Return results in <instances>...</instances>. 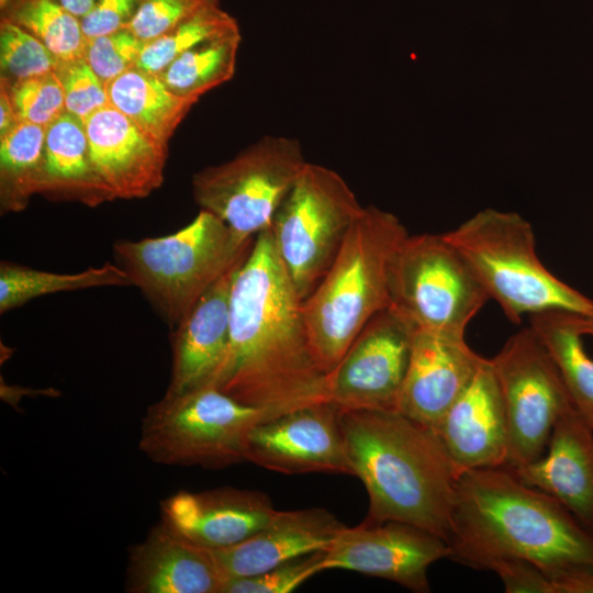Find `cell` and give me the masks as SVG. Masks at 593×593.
<instances>
[{
	"label": "cell",
	"instance_id": "obj_1",
	"mask_svg": "<svg viewBox=\"0 0 593 593\" xmlns=\"http://www.w3.org/2000/svg\"><path fill=\"white\" fill-rule=\"evenodd\" d=\"M302 303L269 226L255 236L235 275L228 345L208 384L277 414L327 401L326 373L313 354Z\"/></svg>",
	"mask_w": 593,
	"mask_h": 593
},
{
	"label": "cell",
	"instance_id": "obj_2",
	"mask_svg": "<svg viewBox=\"0 0 593 593\" xmlns=\"http://www.w3.org/2000/svg\"><path fill=\"white\" fill-rule=\"evenodd\" d=\"M448 545L449 559L475 570L505 558L527 560L549 578L555 593H563L572 577L593 571V530L506 466L457 478Z\"/></svg>",
	"mask_w": 593,
	"mask_h": 593
},
{
	"label": "cell",
	"instance_id": "obj_3",
	"mask_svg": "<svg viewBox=\"0 0 593 593\" xmlns=\"http://www.w3.org/2000/svg\"><path fill=\"white\" fill-rule=\"evenodd\" d=\"M339 424L369 496L363 522L406 523L449 544L457 475L434 429L399 411L339 410Z\"/></svg>",
	"mask_w": 593,
	"mask_h": 593
},
{
	"label": "cell",
	"instance_id": "obj_4",
	"mask_svg": "<svg viewBox=\"0 0 593 593\" xmlns=\"http://www.w3.org/2000/svg\"><path fill=\"white\" fill-rule=\"evenodd\" d=\"M407 235L394 214L362 206L329 269L303 301L311 347L326 374L366 324L390 307L394 260Z\"/></svg>",
	"mask_w": 593,
	"mask_h": 593
},
{
	"label": "cell",
	"instance_id": "obj_5",
	"mask_svg": "<svg viewBox=\"0 0 593 593\" xmlns=\"http://www.w3.org/2000/svg\"><path fill=\"white\" fill-rule=\"evenodd\" d=\"M254 239H239L221 219L200 210L172 234L116 240L112 254L131 286L172 329L214 283L247 257Z\"/></svg>",
	"mask_w": 593,
	"mask_h": 593
},
{
	"label": "cell",
	"instance_id": "obj_6",
	"mask_svg": "<svg viewBox=\"0 0 593 593\" xmlns=\"http://www.w3.org/2000/svg\"><path fill=\"white\" fill-rule=\"evenodd\" d=\"M444 236L513 323L547 310L593 318V302L541 264L533 228L521 215L486 209Z\"/></svg>",
	"mask_w": 593,
	"mask_h": 593
},
{
	"label": "cell",
	"instance_id": "obj_7",
	"mask_svg": "<svg viewBox=\"0 0 593 593\" xmlns=\"http://www.w3.org/2000/svg\"><path fill=\"white\" fill-rule=\"evenodd\" d=\"M276 415L242 403L212 384L165 393L142 419L138 447L156 463L225 468L246 460L248 434Z\"/></svg>",
	"mask_w": 593,
	"mask_h": 593
},
{
	"label": "cell",
	"instance_id": "obj_8",
	"mask_svg": "<svg viewBox=\"0 0 593 593\" xmlns=\"http://www.w3.org/2000/svg\"><path fill=\"white\" fill-rule=\"evenodd\" d=\"M361 209L338 172L305 165L270 225L277 253L302 301L329 269Z\"/></svg>",
	"mask_w": 593,
	"mask_h": 593
},
{
	"label": "cell",
	"instance_id": "obj_9",
	"mask_svg": "<svg viewBox=\"0 0 593 593\" xmlns=\"http://www.w3.org/2000/svg\"><path fill=\"white\" fill-rule=\"evenodd\" d=\"M306 164L298 139L266 135L232 159L195 172L193 197L200 210L248 240L271 225Z\"/></svg>",
	"mask_w": 593,
	"mask_h": 593
},
{
	"label": "cell",
	"instance_id": "obj_10",
	"mask_svg": "<svg viewBox=\"0 0 593 593\" xmlns=\"http://www.w3.org/2000/svg\"><path fill=\"white\" fill-rule=\"evenodd\" d=\"M490 299L444 234L407 235L393 266L391 307L415 329L465 335Z\"/></svg>",
	"mask_w": 593,
	"mask_h": 593
},
{
	"label": "cell",
	"instance_id": "obj_11",
	"mask_svg": "<svg viewBox=\"0 0 593 593\" xmlns=\"http://www.w3.org/2000/svg\"><path fill=\"white\" fill-rule=\"evenodd\" d=\"M490 359L506 416V466L528 465L546 451L557 418L572 405L570 395L551 355L530 326L511 336Z\"/></svg>",
	"mask_w": 593,
	"mask_h": 593
},
{
	"label": "cell",
	"instance_id": "obj_12",
	"mask_svg": "<svg viewBox=\"0 0 593 593\" xmlns=\"http://www.w3.org/2000/svg\"><path fill=\"white\" fill-rule=\"evenodd\" d=\"M415 328L393 307L376 314L326 374L339 410L398 411Z\"/></svg>",
	"mask_w": 593,
	"mask_h": 593
},
{
	"label": "cell",
	"instance_id": "obj_13",
	"mask_svg": "<svg viewBox=\"0 0 593 593\" xmlns=\"http://www.w3.org/2000/svg\"><path fill=\"white\" fill-rule=\"evenodd\" d=\"M443 538L401 522L344 527L324 551L322 570H348L382 578L418 593L430 591L428 569L449 558Z\"/></svg>",
	"mask_w": 593,
	"mask_h": 593
},
{
	"label": "cell",
	"instance_id": "obj_14",
	"mask_svg": "<svg viewBox=\"0 0 593 593\" xmlns=\"http://www.w3.org/2000/svg\"><path fill=\"white\" fill-rule=\"evenodd\" d=\"M246 460L284 474L354 475L339 424L329 401L267 418L248 434Z\"/></svg>",
	"mask_w": 593,
	"mask_h": 593
},
{
	"label": "cell",
	"instance_id": "obj_15",
	"mask_svg": "<svg viewBox=\"0 0 593 593\" xmlns=\"http://www.w3.org/2000/svg\"><path fill=\"white\" fill-rule=\"evenodd\" d=\"M457 478L467 471L506 466L508 435L500 385L484 358L434 428Z\"/></svg>",
	"mask_w": 593,
	"mask_h": 593
},
{
	"label": "cell",
	"instance_id": "obj_16",
	"mask_svg": "<svg viewBox=\"0 0 593 593\" xmlns=\"http://www.w3.org/2000/svg\"><path fill=\"white\" fill-rule=\"evenodd\" d=\"M482 359L465 335L415 329L398 411L434 429Z\"/></svg>",
	"mask_w": 593,
	"mask_h": 593
},
{
	"label": "cell",
	"instance_id": "obj_17",
	"mask_svg": "<svg viewBox=\"0 0 593 593\" xmlns=\"http://www.w3.org/2000/svg\"><path fill=\"white\" fill-rule=\"evenodd\" d=\"M83 122L93 168L114 199L146 198L163 184L168 147L111 104Z\"/></svg>",
	"mask_w": 593,
	"mask_h": 593
},
{
	"label": "cell",
	"instance_id": "obj_18",
	"mask_svg": "<svg viewBox=\"0 0 593 593\" xmlns=\"http://www.w3.org/2000/svg\"><path fill=\"white\" fill-rule=\"evenodd\" d=\"M276 512L265 493L234 488L181 490L160 502L161 522L208 549L240 542L261 529Z\"/></svg>",
	"mask_w": 593,
	"mask_h": 593
},
{
	"label": "cell",
	"instance_id": "obj_19",
	"mask_svg": "<svg viewBox=\"0 0 593 593\" xmlns=\"http://www.w3.org/2000/svg\"><path fill=\"white\" fill-rule=\"evenodd\" d=\"M511 470L593 530V426L573 404L557 418L544 455Z\"/></svg>",
	"mask_w": 593,
	"mask_h": 593
},
{
	"label": "cell",
	"instance_id": "obj_20",
	"mask_svg": "<svg viewBox=\"0 0 593 593\" xmlns=\"http://www.w3.org/2000/svg\"><path fill=\"white\" fill-rule=\"evenodd\" d=\"M344 527L325 508L277 510L270 521L248 538L230 547L210 550L225 582L267 571L302 556L326 551Z\"/></svg>",
	"mask_w": 593,
	"mask_h": 593
},
{
	"label": "cell",
	"instance_id": "obj_21",
	"mask_svg": "<svg viewBox=\"0 0 593 593\" xmlns=\"http://www.w3.org/2000/svg\"><path fill=\"white\" fill-rule=\"evenodd\" d=\"M244 260L214 283L170 329L167 394L208 384L219 369L230 338L232 284Z\"/></svg>",
	"mask_w": 593,
	"mask_h": 593
},
{
	"label": "cell",
	"instance_id": "obj_22",
	"mask_svg": "<svg viewBox=\"0 0 593 593\" xmlns=\"http://www.w3.org/2000/svg\"><path fill=\"white\" fill-rule=\"evenodd\" d=\"M224 583L212 551L160 521L130 549L126 591L131 593H221Z\"/></svg>",
	"mask_w": 593,
	"mask_h": 593
},
{
	"label": "cell",
	"instance_id": "obj_23",
	"mask_svg": "<svg viewBox=\"0 0 593 593\" xmlns=\"http://www.w3.org/2000/svg\"><path fill=\"white\" fill-rule=\"evenodd\" d=\"M40 194L88 206L114 199L93 168L85 122L68 111L46 128Z\"/></svg>",
	"mask_w": 593,
	"mask_h": 593
},
{
	"label": "cell",
	"instance_id": "obj_24",
	"mask_svg": "<svg viewBox=\"0 0 593 593\" xmlns=\"http://www.w3.org/2000/svg\"><path fill=\"white\" fill-rule=\"evenodd\" d=\"M104 85L109 104L165 147H168L176 128L198 102L171 92L157 75L137 66Z\"/></svg>",
	"mask_w": 593,
	"mask_h": 593
},
{
	"label": "cell",
	"instance_id": "obj_25",
	"mask_svg": "<svg viewBox=\"0 0 593 593\" xmlns=\"http://www.w3.org/2000/svg\"><path fill=\"white\" fill-rule=\"evenodd\" d=\"M530 327L551 355L574 407L593 426V359L582 335L593 334L591 317L563 310L529 315Z\"/></svg>",
	"mask_w": 593,
	"mask_h": 593
},
{
	"label": "cell",
	"instance_id": "obj_26",
	"mask_svg": "<svg viewBox=\"0 0 593 593\" xmlns=\"http://www.w3.org/2000/svg\"><path fill=\"white\" fill-rule=\"evenodd\" d=\"M104 287H132L115 262H104L74 273L34 269L7 260L0 262V313L43 295Z\"/></svg>",
	"mask_w": 593,
	"mask_h": 593
},
{
	"label": "cell",
	"instance_id": "obj_27",
	"mask_svg": "<svg viewBox=\"0 0 593 593\" xmlns=\"http://www.w3.org/2000/svg\"><path fill=\"white\" fill-rule=\"evenodd\" d=\"M46 126L19 121L0 135L1 211L24 210L32 195L40 193Z\"/></svg>",
	"mask_w": 593,
	"mask_h": 593
},
{
	"label": "cell",
	"instance_id": "obj_28",
	"mask_svg": "<svg viewBox=\"0 0 593 593\" xmlns=\"http://www.w3.org/2000/svg\"><path fill=\"white\" fill-rule=\"evenodd\" d=\"M239 29L204 41L172 60L157 76L174 93L199 100L235 74Z\"/></svg>",
	"mask_w": 593,
	"mask_h": 593
},
{
	"label": "cell",
	"instance_id": "obj_29",
	"mask_svg": "<svg viewBox=\"0 0 593 593\" xmlns=\"http://www.w3.org/2000/svg\"><path fill=\"white\" fill-rule=\"evenodd\" d=\"M0 20L34 35L61 61L83 57L80 19L57 0H0Z\"/></svg>",
	"mask_w": 593,
	"mask_h": 593
},
{
	"label": "cell",
	"instance_id": "obj_30",
	"mask_svg": "<svg viewBox=\"0 0 593 593\" xmlns=\"http://www.w3.org/2000/svg\"><path fill=\"white\" fill-rule=\"evenodd\" d=\"M236 29H239L237 21L220 4L208 5L157 38L145 43L136 66L158 75L188 49Z\"/></svg>",
	"mask_w": 593,
	"mask_h": 593
},
{
	"label": "cell",
	"instance_id": "obj_31",
	"mask_svg": "<svg viewBox=\"0 0 593 593\" xmlns=\"http://www.w3.org/2000/svg\"><path fill=\"white\" fill-rule=\"evenodd\" d=\"M59 60L46 45L16 24L0 20L1 80L12 83L54 72Z\"/></svg>",
	"mask_w": 593,
	"mask_h": 593
},
{
	"label": "cell",
	"instance_id": "obj_32",
	"mask_svg": "<svg viewBox=\"0 0 593 593\" xmlns=\"http://www.w3.org/2000/svg\"><path fill=\"white\" fill-rule=\"evenodd\" d=\"M0 82L5 86L20 121L47 127L66 111L63 88L55 71L12 83Z\"/></svg>",
	"mask_w": 593,
	"mask_h": 593
},
{
	"label": "cell",
	"instance_id": "obj_33",
	"mask_svg": "<svg viewBox=\"0 0 593 593\" xmlns=\"http://www.w3.org/2000/svg\"><path fill=\"white\" fill-rule=\"evenodd\" d=\"M324 551L302 556L267 571L226 580L221 593H290L322 570Z\"/></svg>",
	"mask_w": 593,
	"mask_h": 593
},
{
	"label": "cell",
	"instance_id": "obj_34",
	"mask_svg": "<svg viewBox=\"0 0 593 593\" xmlns=\"http://www.w3.org/2000/svg\"><path fill=\"white\" fill-rule=\"evenodd\" d=\"M145 42L130 30L86 40L83 58L105 83L138 63Z\"/></svg>",
	"mask_w": 593,
	"mask_h": 593
},
{
	"label": "cell",
	"instance_id": "obj_35",
	"mask_svg": "<svg viewBox=\"0 0 593 593\" xmlns=\"http://www.w3.org/2000/svg\"><path fill=\"white\" fill-rule=\"evenodd\" d=\"M55 72L63 88L66 111L82 121L109 104L104 82L83 57L60 61Z\"/></svg>",
	"mask_w": 593,
	"mask_h": 593
},
{
	"label": "cell",
	"instance_id": "obj_36",
	"mask_svg": "<svg viewBox=\"0 0 593 593\" xmlns=\"http://www.w3.org/2000/svg\"><path fill=\"white\" fill-rule=\"evenodd\" d=\"M213 4H220V0H139L137 11L126 29L147 43Z\"/></svg>",
	"mask_w": 593,
	"mask_h": 593
},
{
	"label": "cell",
	"instance_id": "obj_37",
	"mask_svg": "<svg viewBox=\"0 0 593 593\" xmlns=\"http://www.w3.org/2000/svg\"><path fill=\"white\" fill-rule=\"evenodd\" d=\"M139 0H96L90 11L80 19L86 40L110 34L128 26Z\"/></svg>",
	"mask_w": 593,
	"mask_h": 593
},
{
	"label": "cell",
	"instance_id": "obj_38",
	"mask_svg": "<svg viewBox=\"0 0 593 593\" xmlns=\"http://www.w3.org/2000/svg\"><path fill=\"white\" fill-rule=\"evenodd\" d=\"M489 571L499 575L507 593H555L549 578L527 560L500 559L490 566Z\"/></svg>",
	"mask_w": 593,
	"mask_h": 593
},
{
	"label": "cell",
	"instance_id": "obj_39",
	"mask_svg": "<svg viewBox=\"0 0 593 593\" xmlns=\"http://www.w3.org/2000/svg\"><path fill=\"white\" fill-rule=\"evenodd\" d=\"M19 121L8 90L5 86L0 82V135L12 128Z\"/></svg>",
	"mask_w": 593,
	"mask_h": 593
},
{
	"label": "cell",
	"instance_id": "obj_40",
	"mask_svg": "<svg viewBox=\"0 0 593 593\" xmlns=\"http://www.w3.org/2000/svg\"><path fill=\"white\" fill-rule=\"evenodd\" d=\"M71 14L81 19L93 7L96 0H57Z\"/></svg>",
	"mask_w": 593,
	"mask_h": 593
},
{
	"label": "cell",
	"instance_id": "obj_41",
	"mask_svg": "<svg viewBox=\"0 0 593 593\" xmlns=\"http://www.w3.org/2000/svg\"><path fill=\"white\" fill-rule=\"evenodd\" d=\"M593 320V318H592Z\"/></svg>",
	"mask_w": 593,
	"mask_h": 593
}]
</instances>
